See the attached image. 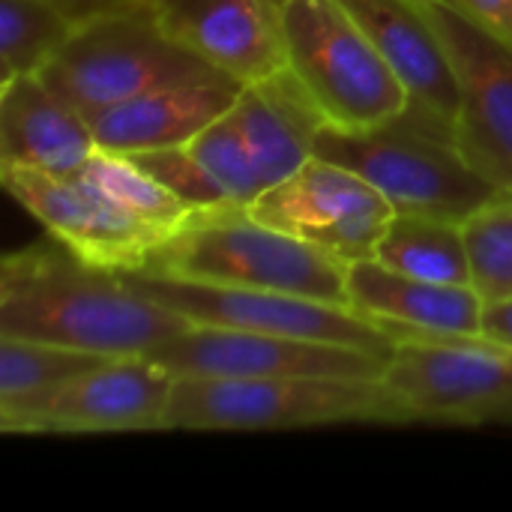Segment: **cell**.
Here are the masks:
<instances>
[{
    "mask_svg": "<svg viewBox=\"0 0 512 512\" xmlns=\"http://www.w3.org/2000/svg\"><path fill=\"white\" fill-rule=\"evenodd\" d=\"M234 111L264 189L306 165L315 156L318 132L327 126L324 114L288 66L264 81L246 84Z\"/></svg>",
    "mask_w": 512,
    "mask_h": 512,
    "instance_id": "d6986e66",
    "label": "cell"
},
{
    "mask_svg": "<svg viewBox=\"0 0 512 512\" xmlns=\"http://www.w3.org/2000/svg\"><path fill=\"white\" fill-rule=\"evenodd\" d=\"M375 258L399 273L444 282V285H471V261L465 246L462 222L396 213L387 234L378 243Z\"/></svg>",
    "mask_w": 512,
    "mask_h": 512,
    "instance_id": "ffe728a7",
    "label": "cell"
},
{
    "mask_svg": "<svg viewBox=\"0 0 512 512\" xmlns=\"http://www.w3.org/2000/svg\"><path fill=\"white\" fill-rule=\"evenodd\" d=\"M483 336L512 348V300H495L483 309Z\"/></svg>",
    "mask_w": 512,
    "mask_h": 512,
    "instance_id": "484cf974",
    "label": "cell"
},
{
    "mask_svg": "<svg viewBox=\"0 0 512 512\" xmlns=\"http://www.w3.org/2000/svg\"><path fill=\"white\" fill-rule=\"evenodd\" d=\"M147 270L351 306L348 264L342 258L252 219L246 207L198 210L162 243Z\"/></svg>",
    "mask_w": 512,
    "mask_h": 512,
    "instance_id": "3957f363",
    "label": "cell"
},
{
    "mask_svg": "<svg viewBox=\"0 0 512 512\" xmlns=\"http://www.w3.org/2000/svg\"><path fill=\"white\" fill-rule=\"evenodd\" d=\"M60 246V243H57ZM192 321L93 267L66 246H27L0 264V336L36 339L111 360L150 357Z\"/></svg>",
    "mask_w": 512,
    "mask_h": 512,
    "instance_id": "6da1fadb",
    "label": "cell"
},
{
    "mask_svg": "<svg viewBox=\"0 0 512 512\" xmlns=\"http://www.w3.org/2000/svg\"><path fill=\"white\" fill-rule=\"evenodd\" d=\"M0 183L60 246L93 267L117 273L141 270L174 237L81 171L48 174L24 165H0Z\"/></svg>",
    "mask_w": 512,
    "mask_h": 512,
    "instance_id": "30bf717a",
    "label": "cell"
},
{
    "mask_svg": "<svg viewBox=\"0 0 512 512\" xmlns=\"http://www.w3.org/2000/svg\"><path fill=\"white\" fill-rule=\"evenodd\" d=\"M351 306L381 324L435 336H483V297L471 285H444L384 267L378 258L348 264Z\"/></svg>",
    "mask_w": 512,
    "mask_h": 512,
    "instance_id": "ac0fdd59",
    "label": "cell"
},
{
    "mask_svg": "<svg viewBox=\"0 0 512 512\" xmlns=\"http://www.w3.org/2000/svg\"><path fill=\"white\" fill-rule=\"evenodd\" d=\"M417 3L438 33L459 87L453 144L480 177L512 192V48L450 0Z\"/></svg>",
    "mask_w": 512,
    "mask_h": 512,
    "instance_id": "8fae6325",
    "label": "cell"
},
{
    "mask_svg": "<svg viewBox=\"0 0 512 512\" xmlns=\"http://www.w3.org/2000/svg\"><path fill=\"white\" fill-rule=\"evenodd\" d=\"M512 48V0H450Z\"/></svg>",
    "mask_w": 512,
    "mask_h": 512,
    "instance_id": "d4e9b609",
    "label": "cell"
},
{
    "mask_svg": "<svg viewBox=\"0 0 512 512\" xmlns=\"http://www.w3.org/2000/svg\"><path fill=\"white\" fill-rule=\"evenodd\" d=\"M123 279L144 297L162 303L165 309L183 315L192 324L351 345L381 357H393L399 345V339L381 321L342 303H324V300L267 291V288L180 279L147 267L126 270Z\"/></svg>",
    "mask_w": 512,
    "mask_h": 512,
    "instance_id": "52a82bcc",
    "label": "cell"
},
{
    "mask_svg": "<svg viewBox=\"0 0 512 512\" xmlns=\"http://www.w3.org/2000/svg\"><path fill=\"white\" fill-rule=\"evenodd\" d=\"M471 288L483 303L512 300V192H501L462 222Z\"/></svg>",
    "mask_w": 512,
    "mask_h": 512,
    "instance_id": "603a6c76",
    "label": "cell"
},
{
    "mask_svg": "<svg viewBox=\"0 0 512 512\" xmlns=\"http://www.w3.org/2000/svg\"><path fill=\"white\" fill-rule=\"evenodd\" d=\"M369 42L390 60L411 93V114L450 132L459 114V87L447 51L417 0H336ZM453 135V132H450Z\"/></svg>",
    "mask_w": 512,
    "mask_h": 512,
    "instance_id": "2e32d148",
    "label": "cell"
},
{
    "mask_svg": "<svg viewBox=\"0 0 512 512\" xmlns=\"http://www.w3.org/2000/svg\"><path fill=\"white\" fill-rule=\"evenodd\" d=\"M384 327L399 339L384 384L399 396L411 423H512V348L489 336Z\"/></svg>",
    "mask_w": 512,
    "mask_h": 512,
    "instance_id": "ba28073f",
    "label": "cell"
},
{
    "mask_svg": "<svg viewBox=\"0 0 512 512\" xmlns=\"http://www.w3.org/2000/svg\"><path fill=\"white\" fill-rule=\"evenodd\" d=\"M60 9H66L75 24L84 21V18H93V15H102V12H117V9H138L141 0H54Z\"/></svg>",
    "mask_w": 512,
    "mask_h": 512,
    "instance_id": "4316f807",
    "label": "cell"
},
{
    "mask_svg": "<svg viewBox=\"0 0 512 512\" xmlns=\"http://www.w3.org/2000/svg\"><path fill=\"white\" fill-rule=\"evenodd\" d=\"M285 63L339 129H372L411 111V93L390 60L336 0H276Z\"/></svg>",
    "mask_w": 512,
    "mask_h": 512,
    "instance_id": "277c9868",
    "label": "cell"
},
{
    "mask_svg": "<svg viewBox=\"0 0 512 512\" xmlns=\"http://www.w3.org/2000/svg\"><path fill=\"white\" fill-rule=\"evenodd\" d=\"M204 72L213 66L174 42L147 9H117L78 21L39 75L87 117Z\"/></svg>",
    "mask_w": 512,
    "mask_h": 512,
    "instance_id": "8992f818",
    "label": "cell"
},
{
    "mask_svg": "<svg viewBox=\"0 0 512 512\" xmlns=\"http://www.w3.org/2000/svg\"><path fill=\"white\" fill-rule=\"evenodd\" d=\"M315 156L366 177L396 213L465 222L504 192L465 162L450 132L417 120L411 111L372 129L327 123L318 132Z\"/></svg>",
    "mask_w": 512,
    "mask_h": 512,
    "instance_id": "5b68a950",
    "label": "cell"
},
{
    "mask_svg": "<svg viewBox=\"0 0 512 512\" xmlns=\"http://www.w3.org/2000/svg\"><path fill=\"white\" fill-rule=\"evenodd\" d=\"M138 9L240 84L264 81L288 66L276 0H141Z\"/></svg>",
    "mask_w": 512,
    "mask_h": 512,
    "instance_id": "5bb4252c",
    "label": "cell"
},
{
    "mask_svg": "<svg viewBox=\"0 0 512 512\" xmlns=\"http://www.w3.org/2000/svg\"><path fill=\"white\" fill-rule=\"evenodd\" d=\"M108 360L111 357H99V354L63 348V345H48L36 339L0 336V402L51 390Z\"/></svg>",
    "mask_w": 512,
    "mask_h": 512,
    "instance_id": "7402d4cb",
    "label": "cell"
},
{
    "mask_svg": "<svg viewBox=\"0 0 512 512\" xmlns=\"http://www.w3.org/2000/svg\"><path fill=\"white\" fill-rule=\"evenodd\" d=\"M174 375L150 357L108 360L51 390L0 402L6 435L165 432Z\"/></svg>",
    "mask_w": 512,
    "mask_h": 512,
    "instance_id": "9c48e42d",
    "label": "cell"
},
{
    "mask_svg": "<svg viewBox=\"0 0 512 512\" xmlns=\"http://www.w3.org/2000/svg\"><path fill=\"white\" fill-rule=\"evenodd\" d=\"M99 150L87 117L42 75L0 84V165L72 174Z\"/></svg>",
    "mask_w": 512,
    "mask_h": 512,
    "instance_id": "e0dca14e",
    "label": "cell"
},
{
    "mask_svg": "<svg viewBox=\"0 0 512 512\" xmlns=\"http://www.w3.org/2000/svg\"><path fill=\"white\" fill-rule=\"evenodd\" d=\"M345 423H411L399 396L369 378H174L168 429L276 432Z\"/></svg>",
    "mask_w": 512,
    "mask_h": 512,
    "instance_id": "7a4b0ae2",
    "label": "cell"
},
{
    "mask_svg": "<svg viewBox=\"0 0 512 512\" xmlns=\"http://www.w3.org/2000/svg\"><path fill=\"white\" fill-rule=\"evenodd\" d=\"M153 363L174 378H369L381 381L390 357L291 336L249 333L231 327L192 324L180 336L162 342Z\"/></svg>",
    "mask_w": 512,
    "mask_h": 512,
    "instance_id": "4fadbf2b",
    "label": "cell"
},
{
    "mask_svg": "<svg viewBox=\"0 0 512 512\" xmlns=\"http://www.w3.org/2000/svg\"><path fill=\"white\" fill-rule=\"evenodd\" d=\"M72 30L75 18L54 0H0V84L39 75Z\"/></svg>",
    "mask_w": 512,
    "mask_h": 512,
    "instance_id": "44dd1931",
    "label": "cell"
},
{
    "mask_svg": "<svg viewBox=\"0 0 512 512\" xmlns=\"http://www.w3.org/2000/svg\"><path fill=\"white\" fill-rule=\"evenodd\" d=\"M183 147L207 171V177L222 189L228 204L249 207L264 192L234 108L225 111L219 120H213L207 129H201L195 138H189Z\"/></svg>",
    "mask_w": 512,
    "mask_h": 512,
    "instance_id": "cb8c5ba5",
    "label": "cell"
},
{
    "mask_svg": "<svg viewBox=\"0 0 512 512\" xmlns=\"http://www.w3.org/2000/svg\"><path fill=\"white\" fill-rule=\"evenodd\" d=\"M246 213L351 264L375 258L396 207L357 171L312 156L291 177L264 189Z\"/></svg>",
    "mask_w": 512,
    "mask_h": 512,
    "instance_id": "7c38bea8",
    "label": "cell"
},
{
    "mask_svg": "<svg viewBox=\"0 0 512 512\" xmlns=\"http://www.w3.org/2000/svg\"><path fill=\"white\" fill-rule=\"evenodd\" d=\"M246 84L213 69L183 81H171L138 93L126 102L87 114V123L102 150L144 153L177 147L234 108Z\"/></svg>",
    "mask_w": 512,
    "mask_h": 512,
    "instance_id": "9a60e30c",
    "label": "cell"
}]
</instances>
